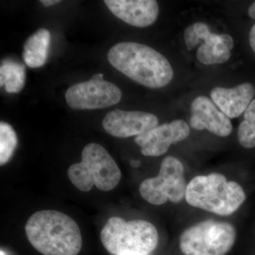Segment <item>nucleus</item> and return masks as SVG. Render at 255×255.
Masks as SVG:
<instances>
[{
  "label": "nucleus",
  "mask_w": 255,
  "mask_h": 255,
  "mask_svg": "<svg viewBox=\"0 0 255 255\" xmlns=\"http://www.w3.org/2000/svg\"><path fill=\"white\" fill-rule=\"evenodd\" d=\"M107 58L114 68L149 88L166 86L174 77L168 60L157 50L141 43H117L109 50Z\"/></svg>",
  "instance_id": "1"
},
{
  "label": "nucleus",
  "mask_w": 255,
  "mask_h": 255,
  "mask_svg": "<svg viewBox=\"0 0 255 255\" xmlns=\"http://www.w3.org/2000/svg\"><path fill=\"white\" fill-rule=\"evenodd\" d=\"M68 176L80 191L87 192L95 186L99 190L110 191L118 185L122 172L108 151L93 142L84 147L81 162L69 167Z\"/></svg>",
  "instance_id": "4"
},
{
  "label": "nucleus",
  "mask_w": 255,
  "mask_h": 255,
  "mask_svg": "<svg viewBox=\"0 0 255 255\" xmlns=\"http://www.w3.org/2000/svg\"><path fill=\"white\" fill-rule=\"evenodd\" d=\"M1 255H5L4 252H3L2 251H1Z\"/></svg>",
  "instance_id": "25"
},
{
  "label": "nucleus",
  "mask_w": 255,
  "mask_h": 255,
  "mask_svg": "<svg viewBox=\"0 0 255 255\" xmlns=\"http://www.w3.org/2000/svg\"><path fill=\"white\" fill-rule=\"evenodd\" d=\"M191 111L190 125L195 130L206 129L220 137H227L232 132L230 119L207 97H196L191 104Z\"/></svg>",
  "instance_id": "12"
},
{
  "label": "nucleus",
  "mask_w": 255,
  "mask_h": 255,
  "mask_svg": "<svg viewBox=\"0 0 255 255\" xmlns=\"http://www.w3.org/2000/svg\"><path fill=\"white\" fill-rule=\"evenodd\" d=\"M255 94L254 86L246 82L233 88L215 87L211 90L213 102L229 119L239 117L246 112Z\"/></svg>",
  "instance_id": "14"
},
{
  "label": "nucleus",
  "mask_w": 255,
  "mask_h": 255,
  "mask_svg": "<svg viewBox=\"0 0 255 255\" xmlns=\"http://www.w3.org/2000/svg\"><path fill=\"white\" fill-rule=\"evenodd\" d=\"M117 255H138V254H135V253H122V254H119Z\"/></svg>",
  "instance_id": "24"
},
{
  "label": "nucleus",
  "mask_w": 255,
  "mask_h": 255,
  "mask_svg": "<svg viewBox=\"0 0 255 255\" xmlns=\"http://www.w3.org/2000/svg\"><path fill=\"white\" fill-rule=\"evenodd\" d=\"M130 164L132 166V167H135V168H136V167H139V165L140 164V160H130Z\"/></svg>",
  "instance_id": "22"
},
{
  "label": "nucleus",
  "mask_w": 255,
  "mask_h": 255,
  "mask_svg": "<svg viewBox=\"0 0 255 255\" xmlns=\"http://www.w3.org/2000/svg\"><path fill=\"white\" fill-rule=\"evenodd\" d=\"M250 44L255 53V24L252 27L249 35Z\"/></svg>",
  "instance_id": "19"
},
{
  "label": "nucleus",
  "mask_w": 255,
  "mask_h": 255,
  "mask_svg": "<svg viewBox=\"0 0 255 255\" xmlns=\"http://www.w3.org/2000/svg\"><path fill=\"white\" fill-rule=\"evenodd\" d=\"M31 246L43 255H78L82 249L78 225L68 215L44 210L32 215L25 226Z\"/></svg>",
  "instance_id": "2"
},
{
  "label": "nucleus",
  "mask_w": 255,
  "mask_h": 255,
  "mask_svg": "<svg viewBox=\"0 0 255 255\" xmlns=\"http://www.w3.org/2000/svg\"><path fill=\"white\" fill-rule=\"evenodd\" d=\"M50 33L46 28H40L25 42L23 58L29 68L43 66L48 58Z\"/></svg>",
  "instance_id": "15"
},
{
  "label": "nucleus",
  "mask_w": 255,
  "mask_h": 255,
  "mask_svg": "<svg viewBox=\"0 0 255 255\" xmlns=\"http://www.w3.org/2000/svg\"><path fill=\"white\" fill-rule=\"evenodd\" d=\"M105 3L114 16L135 27L150 26L158 16L155 0H105Z\"/></svg>",
  "instance_id": "13"
},
{
  "label": "nucleus",
  "mask_w": 255,
  "mask_h": 255,
  "mask_svg": "<svg viewBox=\"0 0 255 255\" xmlns=\"http://www.w3.org/2000/svg\"><path fill=\"white\" fill-rule=\"evenodd\" d=\"M18 144L17 135L10 124L0 123V165L7 163Z\"/></svg>",
  "instance_id": "18"
},
{
  "label": "nucleus",
  "mask_w": 255,
  "mask_h": 255,
  "mask_svg": "<svg viewBox=\"0 0 255 255\" xmlns=\"http://www.w3.org/2000/svg\"><path fill=\"white\" fill-rule=\"evenodd\" d=\"M248 12L250 17L253 18V19H255V1L251 5V6H250L249 9H248Z\"/></svg>",
  "instance_id": "21"
},
{
  "label": "nucleus",
  "mask_w": 255,
  "mask_h": 255,
  "mask_svg": "<svg viewBox=\"0 0 255 255\" xmlns=\"http://www.w3.org/2000/svg\"><path fill=\"white\" fill-rule=\"evenodd\" d=\"M26 80V68L23 64L11 59L1 61L0 66V85L10 94L23 90Z\"/></svg>",
  "instance_id": "16"
},
{
  "label": "nucleus",
  "mask_w": 255,
  "mask_h": 255,
  "mask_svg": "<svg viewBox=\"0 0 255 255\" xmlns=\"http://www.w3.org/2000/svg\"><path fill=\"white\" fill-rule=\"evenodd\" d=\"M190 133V128L183 120L157 126L135 137V142L140 146L142 155L158 157L164 155L172 144L185 140Z\"/></svg>",
  "instance_id": "10"
},
{
  "label": "nucleus",
  "mask_w": 255,
  "mask_h": 255,
  "mask_svg": "<svg viewBox=\"0 0 255 255\" xmlns=\"http://www.w3.org/2000/svg\"><path fill=\"white\" fill-rule=\"evenodd\" d=\"M236 239L232 224L207 220L185 230L179 238V248L184 255H226Z\"/></svg>",
  "instance_id": "6"
},
{
  "label": "nucleus",
  "mask_w": 255,
  "mask_h": 255,
  "mask_svg": "<svg viewBox=\"0 0 255 255\" xmlns=\"http://www.w3.org/2000/svg\"><path fill=\"white\" fill-rule=\"evenodd\" d=\"M41 2L46 7L53 6V5L58 4L61 2L60 0H41Z\"/></svg>",
  "instance_id": "20"
},
{
  "label": "nucleus",
  "mask_w": 255,
  "mask_h": 255,
  "mask_svg": "<svg viewBox=\"0 0 255 255\" xmlns=\"http://www.w3.org/2000/svg\"><path fill=\"white\" fill-rule=\"evenodd\" d=\"M184 41L189 50L194 49L196 45L203 42L196 57L200 63L207 65L227 62L234 46V41L230 35L212 33L209 26L203 22L194 23L188 26L184 31Z\"/></svg>",
  "instance_id": "8"
},
{
  "label": "nucleus",
  "mask_w": 255,
  "mask_h": 255,
  "mask_svg": "<svg viewBox=\"0 0 255 255\" xmlns=\"http://www.w3.org/2000/svg\"><path fill=\"white\" fill-rule=\"evenodd\" d=\"M238 140L245 148L255 147V99L252 101L244 113V121L240 124Z\"/></svg>",
  "instance_id": "17"
},
{
  "label": "nucleus",
  "mask_w": 255,
  "mask_h": 255,
  "mask_svg": "<svg viewBox=\"0 0 255 255\" xmlns=\"http://www.w3.org/2000/svg\"><path fill=\"white\" fill-rule=\"evenodd\" d=\"M122 97V92L117 85L92 78L75 84L65 94L67 104L75 110L107 108L118 104Z\"/></svg>",
  "instance_id": "9"
},
{
  "label": "nucleus",
  "mask_w": 255,
  "mask_h": 255,
  "mask_svg": "<svg viewBox=\"0 0 255 255\" xmlns=\"http://www.w3.org/2000/svg\"><path fill=\"white\" fill-rule=\"evenodd\" d=\"M100 238L105 249L112 255L131 253L147 255L157 248L159 236L155 226L148 221H126L114 216L104 226Z\"/></svg>",
  "instance_id": "5"
},
{
  "label": "nucleus",
  "mask_w": 255,
  "mask_h": 255,
  "mask_svg": "<svg viewBox=\"0 0 255 255\" xmlns=\"http://www.w3.org/2000/svg\"><path fill=\"white\" fill-rule=\"evenodd\" d=\"M157 124L158 119L154 114L118 109L109 112L103 120L106 132L117 137L137 136L157 127Z\"/></svg>",
  "instance_id": "11"
},
{
  "label": "nucleus",
  "mask_w": 255,
  "mask_h": 255,
  "mask_svg": "<svg viewBox=\"0 0 255 255\" xmlns=\"http://www.w3.org/2000/svg\"><path fill=\"white\" fill-rule=\"evenodd\" d=\"M187 187L182 162L176 157L167 156L162 161L158 175L145 179L139 191L146 201L160 206L167 201L175 204L181 202L185 197Z\"/></svg>",
  "instance_id": "7"
},
{
  "label": "nucleus",
  "mask_w": 255,
  "mask_h": 255,
  "mask_svg": "<svg viewBox=\"0 0 255 255\" xmlns=\"http://www.w3.org/2000/svg\"><path fill=\"white\" fill-rule=\"evenodd\" d=\"M92 79H95V80H103L104 75L103 74L98 73L95 74L92 76Z\"/></svg>",
  "instance_id": "23"
},
{
  "label": "nucleus",
  "mask_w": 255,
  "mask_h": 255,
  "mask_svg": "<svg viewBox=\"0 0 255 255\" xmlns=\"http://www.w3.org/2000/svg\"><path fill=\"white\" fill-rule=\"evenodd\" d=\"M185 199L191 206L226 216L243 205L246 196L237 182L228 181L222 174L211 173L193 178L187 184Z\"/></svg>",
  "instance_id": "3"
}]
</instances>
